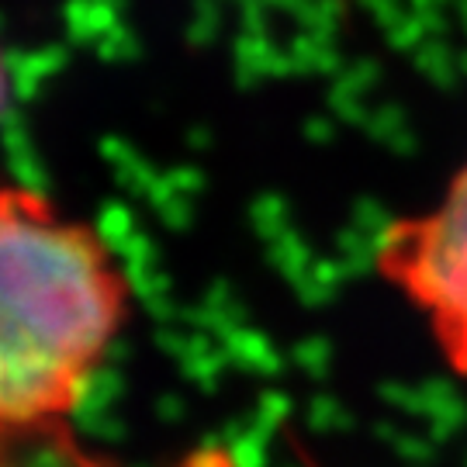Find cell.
<instances>
[{"instance_id":"3957f363","label":"cell","mask_w":467,"mask_h":467,"mask_svg":"<svg viewBox=\"0 0 467 467\" xmlns=\"http://www.w3.org/2000/svg\"><path fill=\"white\" fill-rule=\"evenodd\" d=\"M7 104H11V69H7L4 52H0V115L7 111Z\"/></svg>"},{"instance_id":"6da1fadb","label":"cell","mask_w":467,"mask_h":467,"mask_svg":"<svg viewBox=\"0 0 467 467\" xmlns=\"http://www.w3.org/2000/svg\"><path fill=\"white\" fill-rule=\"evenodd\" d=\"M132 305L111 246L42 191L0 181V440L59 433Z\"/></svg>"},{"instance_id":"7a4b0ae2","label":"cell","mask_w":467,"mask_h":467,"mask_svg":"<svg viewBox=\"0 0 467 467\" xmlns=\"http://www.w3.org/2000/svg\"><path fill=\"white\" fill-rule=\"evenodd\" d=\"M374 270L426 318L443 364L467 378V163L436 204L378 235Z\"/></svg>"}]
</instances>
